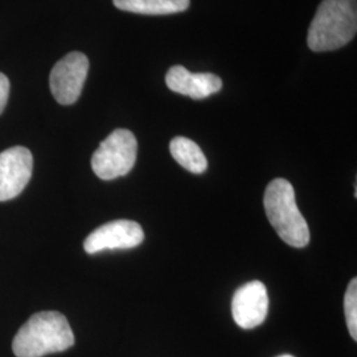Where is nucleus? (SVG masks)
I'll return each instance as SVG.
<instances>
[{
	"instance_id": "nucleus-1",
	"label": "nucleus",
	"mask_w": 357,
	"mask_h": 357,
	"mask_svg": "<svg viewBox=\"0 0 357 357\" xmlns=\"http://www.w3.org/2000/svg\"><path fill=\"white\" fill-rule=\"evenodd\" d=\"M75 344V335L63 314L43 311L32 315L17 331L13 349L16 357H43L64 352Z\"/></svg>"
},
{
	"instance_id": "nucleus-2",
	"label": "nucleus",
	"mask_w": 357,
	"mask_h": 357,
	"mask_svg": "<svg viewBox=\"0 0 357 357\" xmlns=\"http://www.w3.org/2000/svg\"><path fill=\"white\" fill-rule=\"evenodd\" d=\"M357 31L356 0H323L308 28L312 52H330L347 45Z\"/></svg>"
},
{
	"instance_id": "nucleus-3",
	"label": "nucleus",
	"mask_w": 357,
	"mask_h": 357,
	"mask_svg": "<svg viewBox=\"0 0 357 357\" xmlns=\"http://www.w3.org/2000/svg\"><path fill=\"white\" fill-rule=\"evenodd\" d=\"M264 205L270 224L284 243L293 248H305L310 243V229L290 181L274 178L266 187Z\"/></svg>"
},
{
	"instance_id": "nucleus-4",
	"label": "nucleus",
	"mask_w": 357,
	"mask_h": 357,
	"mask_svg": "<svg viewBox=\"0 0 357 357\" xmlns=\"http://www.w3.org/2000/svg\"><path fill=\"white\" fill-rule=\"evenodd\" d=\"M138 142L126 128H116L93 153L91 168L102 180L128 175L137 162Z\"/></svg>"
},
{
	"instance_id": "nucleus-5",
	"label": "nucleus",
	"mask_w": 357,
	"mask_h": 357,
	"mask_svg": "<svg viewBox=\"0 0 357 357\" xmlns=\"http://www.w3.org/2000/svg\"><path fill=\"white\" fill-rule=\"evenodd\" d=\"M89 72V60L81 52H70L53 66L50 86L60 105H73L79 98Z\"/></svg>"
},
{
	"instance_id": "nucleus-6",
	"label": "nucleus",
	"mask_w": 357,
	"mask_h": 357,
	"mask_svg": "<svg viewBox=\"0 0 357 357\" xmlns=\"http://www.w3.org/2000/svg\"><path fill=\"white\" fill-rule=\"evenodd\" d=\"M32 169L33 156L26 147L16 146L0 153V202L13 200L24 191Z\"/></svg>"
},
{
	"instance_id": "nucleus-7",
	"label": "nucleus",
	"mask_w": 357,
	"mask_h": 357,
	"mask_svg": "<svg viewBox=\"0 0 357 357\" xmlns=\"http://www.w3.org/2000/svg\"><path fill=\"white\" fill-rule=\"evenodd\" d=\"M143 240L144 233L138 222L116 220L91 231L84 243V249L88 255H96L102 250L137 248Z\"/></svg>"
},
{
	"instance_id": "nucleus-8",
	"label": "nucleus",
	"mask_w": 357,
	"mask_h": 357,
	"mask_svg": "<svg viewBox=\"0 0 357 357\" xmlns=\"http://www.w3.org/2000/svg\"><path fill=\"white\" fill-rule=\"evenodd\" d=\"M268 312V290L262 282H249L234 293L231 314L238 327L243 330L255 328L265 321Z\"/></svg>"
},
{
	"instance_id": "nucleus-9",
	"label": "nucleus",
	"mask_w": 357,
	"mask_h": 357,
	"mask_svg": "<svg viewBox=\"0 0 357 357\" xmlns=\"http://www.w3.org/2000/svg\"><path fill=\"white\" fill-rule=\"evenodd\" d=\"M166 84L168 89L193 100H204L222 88V81L216 75L191 73L181 65H175L167 72Z\"/></svg>"
},
{
	"instance_id": "nucleus-10",
	"label": "nucleus",
	"mask_w": 357,
	"mask_h": 357,
	"mask_svg": "<svg viewBox=\"0 0 357 357\" xmlns=\"http://www.w3.org/2000/svg\"><path fill=\"white\" fill-rule=\"evenodd\" d=\"M113 3L121 11L141 15H171L190 7V0H113Z\"/></svg>"
},
{
	"instance_id": "nucleus-11",
	"label": "nucleus",
	"mask_w": 357,
	"mask_h": 357,
	"mask_svg": "<svg viewBox=\"0 0 357 357\" xmlns=\"http://www.w3.org/2000/svg\"><path fill=\"white\" fill-rule=\"evenodd\" d=\"M169 151L178 165L192 174H203L208 168L206 158L199 144L185 137L174 138L169 143Z\"/></svg>"
},
{
	"instance_id": "nucleus-12",
	"label": "nucleus",
	"mask_w": 357,
	"mask_h": 357,
	"mask_svg": "<svg viewBox=\"0 0 357 357\" xmlns=\"http://www.w3.org/2000/svg\"><path fill=\"white\" fill-rule=\"evenodd\" d=\"M345 321L349 335L357 340V280L349 282L344 296Z\"/></svg>"
},
{
	"instance_id": "nucleus-13",
	"label": "nucleus",
	"mask_w": 357,
	"mask_h": 357,
	"mask_svg": "<svg viewBox=\"0 0 357 357\" xmlns=\"http://www.w3.org/2000/svg\"><path fill=\"white\" fill-rule=\"evenodd\" d=\"M10 96V81L7 76L0 73V114L3 113Z\"/></svg>"
},
{
	"instance_id": "nucleus-14",
	"label": "nucleus",
	"mask_w": 357,
	"mask_h": 357,
	"mask_svg": "<svg viewBox=\"0 0 357 357\" xmlns=\"http://www.w3.org/2000/svg\"><path fill=\"white\" fill-rule=\"evenodd\" d=\"M280 357H294V356H291V355H282V356H280Z\"/></svg>"
}]
</instances>
